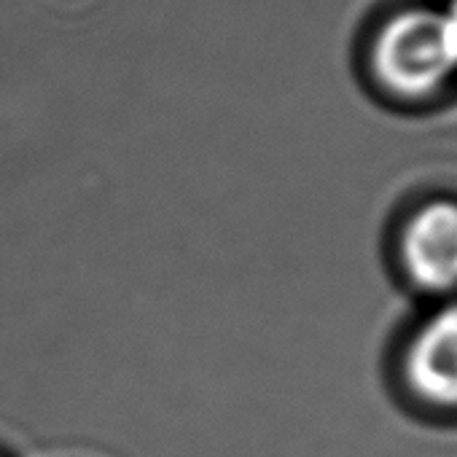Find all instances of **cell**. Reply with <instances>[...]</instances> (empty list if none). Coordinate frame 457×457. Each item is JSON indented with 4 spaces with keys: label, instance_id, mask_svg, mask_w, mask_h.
Returning a JSON list of instances; mask_svg holds the SVG:
<instances>
[{
    "label": "cell",
    "instance_id": "6da1fadb",
    "mask_svg": "<svg viewBox=\"0 0 457 457\" xmlns=\"http://www.w3.org/2000/svg\"><path fill=\"white\" fill-rule=\"evenodd\" d=\"M374 87L398 105H430L457 84V9L406 4L385 14L366 44Z\"/></svg>",
    "mask_w": 457,
    "mask_h": 457
},
{
    "label": "cell",
    "instance_id": "7a4b0ae2",
    "mask_svg": "<svg viewBox=\"0 0 457 457\" xmlns=\"http://www.w3.org/2000/svg\"><path fill=\"white\" fill-rule=\"evenodd\" d=\"M393 256L411 291L433 302L457 296V196H422L401 212Z\"/></svg>",
    "mask_w": 457,
    "mask_h": 457
},
{
    "label": "cell",
    "instance_id": "3957f363",
    "mask_svg": "<svg viewBox=\"0 0 457 457\" xmlns=\"http://www.w3.org/2000/svg\"><path fill=\"white\" fill-rule=\"evenodd\" d=\"M403 395L428 414L457 417V296L438 299L398 350Z\"/></svg>",
    "mask_w": 457,
    "mask_h": 457
},
{
    "label": "cell",
    "instance_id": "277c9868",
    "mask_svg": "<svg viewBox=\"0 0 457 457\" xmlns=\"http://www.w3.org/2000/svg\"><path fill=\"white\" fill-rule=\"evenodd\" d=\"M446 4H449V6H454V9H457V0H446Z\"/></svg>",
    "mask_w": 457,
    "mask_h": 457
}]
</instances>
